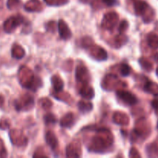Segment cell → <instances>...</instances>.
Segmentation results:
<instances>
[{
  "instance_id": "cell-34",
  "label": "cell",
  "mask_w": 158,
  "mask_h": 158,
  "mask_svg": "<svg viewBox=\"0 0 158 158\" xmlns=\"http://www.w3.org/2000/svg\"><path fill=\"white\" fill-rule=\"evenodd\" d=\"M45 2H46V3H47L48 5H49V6H52V3H53V0H44Z\"/></svg>"
},
{
  "instance_id": "cell-21",
  "label": "cell",
  "mask_w": 158,
  "mask_h": 158,
  "mask_svg": "<svg viewBox=\"0 0 158 158\" xmlns=\"http://www.w3.org/2000/svg\"><path fill=\"white\" fill-rule=\"evenodd\" d=\"M22 4L21 0H7V8L10 10L18 9Z\"/></svg>"
},
{
  "instance_id": "cell-15",
  "label": "cell",
  "mask_w": 158,
  "mask_h": 158,
  "mask_svg": "<svg viewBox=\"0 0 158 158\" xmlns=\"http://www.w3.org/2000/svg\"><path fill=\"white\" fill-rule=\"evenodd\" d=\"M24 56L25 50L23 49V47L19 45H13L12 48V56L13 58L17 59V60H19V59L23 58Z\"/></svg>"
},
{
  "instance_id": "cell-22",
  "label": "cell",
  "mask_w": 158,
  "mask_h": 158,
  "mask_svg": "<svg viewBox=\"0 0 158 158\" xmlns=\"http://www.w3.org/2000/svg\"><path fill=\"white\" fill-rule=\"evenodd\" d=\"M147 153H148L151 157H158V147L154 143L149 145L148 148H147Z\"/></svg>"
},
{
  "instance_id": "cell-31",
  "label": "cell",
  "mask_w": 158,
  "mask_h": 158,
  "mask_svg": "<svg viewBox=\"0 0 158 158\" xmlns=\"http://www.w3.org/2000/svg\"><path fill=\"white\" fill-rule=\"evenodd\" d=\"M68 2L69 0H53L52 6H61V5L66 4Z\"/></svg>"
},
{
  "instance_id": "cell-28",
  "label": "cell",
  "mask_w": 158,
  "mask_h": 158,
  "mask_svg": "<svg viewBox=\"0 0 158 158\" xmlns=\"http://www.w3.org/2000/svg\"><path fill=\"white\" fill-rule=\"evenodd\" d=\"M7 155V151H6L4 143L2 139H0V157H6Z\"/></svg>"
},
{
  "instance_id": "cell-29",
  "label": "cell",
  "mask_w": 158,
  "mask_h": 158,
  "mask_svg": "<svg viewBox=\"0 0 158 158\" xmlns=\"http://www.w3.org/2000/svg\"><path fill=\"white\" fill-rule=\"evenodd\" d=\"M127 27H128L127 21V20H123V21L121 22V23H120V27H119V32H120V33H123V32H124L125 31L127 30Z\"/></svg>"
},
{
  "instance_id": "cell-20",
  "label": "cell",
  "mask_w": 158,
  "mask_h": 158,
  "mask_svg": "<svg viewBox=\"0 0 158 158\" xmlns=\"http://www.w3.org/2000/svg\"><path fill=\"white\" fill-rule=\"evenodd\" d=\"M139 63H140V66H142L143 69L147 71H151L153 69V65L149 60H148L145 58H140L139 60Z\"/></svg>"
},
{
  "instance_id": "cell-33",
  "label": "cell",
  "mask_w": 158,
  "mask_h": 158,
  "mask_svg": "<svg viewBox=\"0 0 158 158\" xmlns=\"http://www.w3.org/2000/svg\"><path fill=\"white\" fill-rule=\"evenodd\" d=\"M4 103H5L4 97L2 95H0V108L3 107V106H4Z\"/></svg>"
},
{
  "instance_id": "cell-35",
  "label": "cell",
  "mask_w": 158,
  "mask_h": 158,
  "mask_svg": "<svg viewBox=\"0 0 158 158\" xmlns=\"http://www.w3.org/2000/svg\"><path fill=\"white\" fill-rule=\"evenodd\" d=\"M154 60H155L157 62H158V52L157 53H156L155 56H154Z\"/></svg>"
},
{
  "instance_id": "cell-3",
  "label": "cell",
  "mask_w": 158,
  "mask_h": 158,
  "mask_svg": "<svg viewBox=\"0 0 158 158\" xmlns=\"http://www.w3.org/2000/svg\"><path fill=\"white\" fill-rule=\"evenodd\" d=\"M15 107L18 111H25L30 110L34 106V100L31 96L26 94L15 101Z\"/></svg>"
},
{
  "instance_id": "cell-13",
  "label": "cell",
  "mask_w": 158,
  "mask_h": 158,
  "mask_svg": "<svg viewBox=\"0 0 158 158\" xmlns=\"http://www.w3.org/2000/svg\"><path fill=\"white\" fill-rule=\"evenodd\" d=\"M25 9L28 12H35L40 11L41 9V2L39 0H29L25 5Z\"/></svg>"
},
{
  "instance_id": "cell-18",
  "label": "cell",
  "mask_w": 158,
  "mask_h": 158,
  "mask_svg": "<svg viewBox=\"0 0 158 158\" xmlns=\"http://www.w3.org/2000/svg\"><path fill=\"white\" fill-rule=\"evenodd\" d=\"M78 108L80 112H82L83 114H86V113L92 110L93 104L89 102L80 101L78 103Z\"/></svg>"
},
{
  "instance_id": "cell-26",
  "label": "cell",
  "mask_w": 158,
  "mask_h": 158,
  "mask_svg": "<svg viewBox=\"0 0 158 158\" xmlns=\"http://www.w3.org/2000/svg\"><path fill=\"white\" fill-rule=\"evenodd\" d=\"M40 104L41 105V106L43 108H44L45 110L49 109L50 106H52V102L47 98H44V99H41L40 100Z\"/></svg>"
},
{
  "instance_id": "cell-17",
  "label": "cell",
  "mask_w": 158,
  "mask_h": 158,
  "mask_svg": "<svg viewBox=\"0 0 158 158\" xmlns=\"http://www.w3.org/2000/svg\"><path fill=\"white\" fill-rule=\"evenodd\" d=\"M148 44L152 49H158V35L155 33L148 34Z\"/></svg>"
},
{
  "instance_id": "cell-7",
  "label": "cell",
  "mask_w": 158,
  "mask_h": 158,
  "mask_svg": "<svg viewBox=\"0 0 158 158\" xmlns=\"http://www.w3.org/2000/svg\"><path fill=\"white\" fill-rule=\"evenodd\" d=\"M9 137L12 143L15 146H21L24 144V142L26 141V138L23 135L21 132L18 130H12L9 132Z\"/></svg>"
},
{
  "instance_id": "cell-38",
  "label": "cell",
  "mask_w": 158,
  "mask_h": 158,
  "mask_svg": "<svg viewBox=\"0 0 158 158\" xmlns=\"http://www.w3.org/2000/svg\"><path fill=\"white\" fill-rule=\"evenodd\" d=\"M157 129H158V123H157Z\"/></svg>"
},
{
  "instance_id": "cell-19",
  "label": "cell",
  "mask_w": 158,
  "mask_h": 158,
  "mask_svg": "<svg viewBox=\"0 0 158 158\" xmlns=\"http://www.w3.org/2000/svg\"><path fill=\"white\" fill-rule=\"evenodd\" d=\"M77 146H78V145H76V142H73V143H71L67 147V148H66V155H68V154H70L72 151H73V152L72 153V154H71L70 157H80V154H79L80 150H77V149H76V148H77Z\"/></svg>"
},
{
  "instance_id": "cell-4",
  "label": "cell",
  "mask_w": 158,
  "mask_h": 158,
  "mask_svg": "<svg viewBox=\"0 0 158 158\" xmlns=\"http://www.w3.org/2000/svg\"><path fill=\"white\" fill-rule=\"evenodd\" d=\"M134 10L137 15L144 16L148 12H152V9L150 7L149 5L144 1L142 0H134Z\"/></svg>"
},
{
  "instance_id": "cell-9",
  "label": "cell",
  "mask_w": 158,
  "mask_h": 158,
  "mask_svg": "<svg viewBox=\"0 0 158 158\" xmlns=\"http://www.w3.org/2000/svg\"><path fill=\"white\" fill-rule=\"evenodd\" d=\"M58 29L60 35L63 40H69L72 36V32L69 29V26L66 24V22L63 19H60L58 23Z\"/></svg>"
},
{
  "instance_id": "cell-1",
  "label": "cell",
  "mask_w": 158,
  "mask_h": 158,
  "mask_svg": "<svg viewBox=\"0 0 158 158\" xmlns=\"http://www.w3.org/2000/svg\"><path fill=\"white\" fill-rule=\"evenodd\" d=\"M23 22H24V19L21 15H12L4 22L3 29L7 33H11L14 32L18 26L23 24Z\"/></svg>"
},
{
  "instance_id": "cell-24",
  "label": "cell",
  "mask_w": 158,
  "mask_h": 158,
  "mask_svg": "<svg viewBox=\"0 0 158 158\" xmlns=\"http://www.w3.org/2000/svg\"><path fill=\"white\" fill-rule=\"evenodd\" d=\"M120 72L123 77H127L131 73V67L126 63H123L120 65Z\"/></svg>"
},
{
  "instance_id": "cell-36",
  "label": "cell",
  "mask_w": 158,
  "mask_h": 158,
  "mask_svg": "<svg viewBox=\"0 0 158 158\" xmlns=\"http://www.w3.org/2000/svg\"><path fill=\"white\" fill-rule=\"evenodd\" d=\"M80 1H81L82 2H88L89 0H80Z\"/></svg>"
},
{
  "instance_id": "cell-5",
  "label": "cell",
  "mask_w": 158,
  "mask_h": 158,
  "mask_svg": "<svg viewBox=\"0 0 158 158\" xmlns=\"http://www.w3.org/2000/svg\"><path fill=\"white\" fill-rule=\"evenodd\" d=\"M118 21V15L116 12H108L103 17L102 26L106 29H111L116 26Z\"/></svg>"
},
{
  "instance_id": "cell-8",
  "label": "cell",
  "mask_w": 158,
  "mask_h": 158,
  "mask_svg": "<svg viewBox=\"0 0 158 158\" xmlns=\"http://www.w3.org/2000/svg\"><path fill=\"white\" fill-rule=\"evenodd\" d=\"M76 77L77 80L80 83H83V84H86L89 81V73L87 69L83 66H78L76 70Z\"/></svg>"
},
{
  "instance_id": "cell-12",
  "label": "cell",
  "mask_w": 158,
  "mask_h": 158,
  "mask_svg": "<svg viewBox=\"0 0 158 158\" xmlns=\"http://www.w3.org/2000/svg\"><path fill=\"white\" fill-rule=\"evenodd\" d=\"M75 121V118H74V114L73 113H68L66 114L63 118L60 120V125L63 127H70L73 126Z\"/></svg>"
},
{
  "instance_id": "cell-32",
  "label": "cell",
  "mask_w": 158,
  "mask_h": 158,
  "mask_svg": "<svg viewBox=\"0 0 158 158\" xmlns=\"http://www.w3.org/2000/svg\"><path fill=\"white\" fill-rule=\"evenodd\" d=\"M152 106L155 109L156 111H158V98L154 99L152 101Z\"/></svg>"
},
{
  "instance_id": "cell-2",
  "label": "cell",
  "mask_w": 158,
  "mask_h": 158,
  "mask_svg": "<svg viewBox=\"0 0 158 158\" xmlns=\"http://www.w3.org/2000/svg\"><path fill=\"white\" fill-rule=\"evenodd\" d=\"M106 139L103 138L102 136L96 135L93 137L92 143L90 145V151H95V152H101L104 151L108 147H110V140H105Z\"/></svg>"
},
{
  "instance_id": "cell-30",
  "label": "cell",
  "mask_w": 158,
  "mask_h": 158,
  "mask_svg": "<svg viewBox=\"0 0 158 158\" xmlns=\"http://www.w3.org/2000/svg\"><path fill=\"white\" fill-rule=\"evenodd\" d=\"M130 157H140V154L138 153V151H137L136 148H133L131 149V151H130L129 154Z\"/></svg>"
},
{
  "instance_id": "cell-27",
  "label": "cell",
  "mask_w": 158,
  "mask_h": 158,
  "mask_svg": "<svg viewBox=\"0 0 158 158\" xmlns=\"http://www.w3.org/2000/svg\"><path fill=\"white\" fill-rule=\"evenodd\" d=\"M100 2L103 3V5L106 7H111L118 5L119 2L117 0H100Z\"/></svg>"
},
{
  "instance_id": "cell-23",
  "label": "cell",
  "mask_w": 158,
  "mask_h": 158,
  "mask_svg": "<svg viewBox=\"0 0 158 158\" xmlns=\"http://www.w3.org/2000/svg\"><path fill=\"white\" fill-rule=\"evenodd\" d=\"M44 122L47 125L54 124V123H56V117L51 113L50 114H47L44 117Z\"/></svg>"
},
{
  "instance_id": "cell-6",
  "label": "cell",
  "mask_w": 158,
  "mask_h": 158,
  "mask_svg": "<svg viewBox=\"0 0 158 158\" xmlns=\"http://www.w3.org/2000/svg\"><path fill=\"white\" fill-rule=\"evenodd\" d=\"M117 95L123 103L130 106L135 105L137 103V97L129 91L118 90L117 92Z\"/></svg>"
},
{
  "instance_id": "cell-14",
  "label": "cell",
  "mask_w": 158,
  "mask_h": 158,
  "mask_svg": "<svg viewBox=\"0 0 158 158\" xmlns=\"http://www.w3.org/2000/svg\"><path fill=\"white\" fill-rule=\"evenodd\" d=\"M51 82H52V85L54 90L56 91V92H60V91L63 90L64 83L58 75L52 76V78H51Z\"/></svg>"
},
{
  "instance_id": "cell-37",
  "label": "cell",
  "mask_w": 158,
  "mask_h": 158,
  "mask_svg": "<svg viewBox=\"0 0 158 158\" xmlns=\"http://www.w3.org/2000/svg\"><path fill=\"white\" fill-rule=\"evenodd\" d=\"M156 74H157V76L158 77V67L157 68V69H156Z\"/></svg>"
},
{
  "instance_id": "cell-25",
  "label": "cell",
  "mask_w": 158,
  "mask_h": 158,
  "mask_svg": "<svg viewBox=\"0 0 158 158\" xmlns=\"http://www.w3.org/2000/svg\"><path fill=\"white\" fill-rule=\"evenodd\" d=\"M10 127V122L7 118L0 119V130H7Z\"/></svg>"
},
{
  "instance_id": "cell-10",
  "label": "cell",
  "mask_w": 158,
  "mask_h": 158,
  "mask_svg": "<svg viewBox=\"0 0 158 158\" xmlns=\"http://www.w3.org/2000/svg\"><path fill=\"white\" fill-rule=\"evenodd\" d=\"M46 141L47 144L50 147L52 151H55L57 148H58L59 142L57 140L55 134L52 131H48L46 134Z\"/></svg>"
},
{
  "instance_id": "cell-11",
  "label": "cell",
  "mask_w": 158,
  "mask_h": 158,
  "mask_svg": "<svg viewBox=\"0 0 158 158\" xmlns=\"http://www.w3.org/2000/svg\"><path fill=\"white\" fill-rule=\"evenodd\" d=\"M80 94L83 98L90 100V99L94 98V90L93 89V87L89 86L88 85V83H86V84H83V86L81 87V89L80 90Z\"/></svg>"
},
{
  "instance_id": "cell-16",
  "label": "cell",
  "mask_w": 158,
  "mask_h": 158,
  "mask_svg": "<svg viewBox=\"0 0 158 158\" xmlns=\"http://www.w3.org/2000/svg\"><path fill=\"white\" fill-rule=\"evenodd\" d=\"M144 89L146 92L153 94L154 96H158V85L157 83L148 80L144 85Z\"/></svg>"
}]
</instances>
